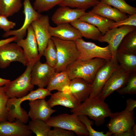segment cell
Segmentation results:
<instances>
[{
	"mask_svg": "<svg viewBox=\"0 0 136 136\" xmlns=\"http://www.w3.org/2000/svg\"><path fill=\"white\" fill-rule=\"evenodd\" d=\"M49 99L47 101L51 108L60 105L72 109L77 108L81 103L78 101L70 93L58 91L51 94Z\"/></svg>",
	"mask_w": 136,
	"mask_h": 136,
	"instance_id": "21",
	"label": "cell"
},
{
	"mask_svg": "<svg viewBox=\"0 0 136 136\" xmlns=\"http://www.w3.org/2000/svg\"><path fill=\"white\" fill-rule=\"evenodd\" d=\"M116 91L121 95L136 94V72L130 74L125 84Z\"/></svg>",
	"mask_w": 136,
	"mask_h": 136,
	"instance_id": "36",
	"label": "cell"
},
{
	"mask_svg": "<svg viewBox=\"0 0 136 136\" xmlns=\"http://www.w3.org/2000/svg\"><path fill=\"white\" fill-rule=\"evenodd\" d=\"M116 59L125 72L129 74L136 72V53L117 49Z\"/></svg>",
	"mask_w": 136,
	"mask_h": 136,
	"instance_id": "24",
	"label": "cell"
},
{
	"mask_svg": "<svg viewBox=\"0 0 136 136\" xmlns=\"http://www.w3.org/2000/svg\"><path fill=\"white\" fill-rule=\"evenodd\" d=\"M110 120L107 125L109 132L114 136L119 134L132 128L135 124L134 112L125 109L120 112H112Z\"/></svg>",
	"mask_w": 136,
	"mask_h": 136,
	"instance_id": "7",
	"label": "cell"
},
{
	"mask_svg": "<svg viewBox=\"0 0 136 136\" xmlns=\"http://www.w3.org/2000/svg\"><path fill=\"white\" fill-rule=\"evenodd\" d=\"M132 129L134 134V136L136 135V125L135 124L132 127Z\"/></svg>",
	"mask_w": 136,
	"mask_h": 136,
	"instance_id": "46",
	"label": "cell"
},
{
	"mask_svg": "<svg viewBox=\"0 0 136 136\" xmlns=\"http://www.w3.org/2000/svg\"><path fill=\"white\" fill-rule=\"evenodd\" d=\"M17 37L16 36H14L9 38L5 39L0 40V46L6 44L11 43L14 41H16L17 40Z\"/></svg>",
	"mask_w": 136,
	"mask_h": 136,
	"instance_id": "43",
	"label": "cell"
},
{
	"mask_svg": "<svg viewBox=\"0 0 136 136\" xmlns=\"http://www.w3.org/2000/svg\"><path fill=\"white\" fill-rule=\"evenodd\" d=\"M126 103L125 110L129 112L133 111L136 107V100L131 98H129L126 100Z\"/></svg>",
	"mask_w": 136,
	"mask_h": 136,
	"instance_id": "42",
	"label": "cell"
},
{
	"mask_svg": "<svg viewBox=\"0 0 136 136\" xmlns=\"http://www.w3.org/2000/svg\"><path fill=\"white\" fill-rule=\"evenodd\" d=\"M10 81V80H9L0 78V86H4Z\"/></svg>",
	"mask_w": 136,
	"mask_h": 136,
	"instance_id": "45",
	"label": "cell"
},
{
	"mask_svg": "<svg viewBox=\"0 0 136 136\" xmlns=\"http://www.w3.org/2000/svg\"><path fill=\"white\" fill-rule=\"evenodd\" d=\"M27 125L29 129L37 136H48L51 128L45 122L39 119L31 120Z\"/></svg>",
	"mask_w": 136,
	"mask_h": 136,
	"instance_id": "31",
	"label": "cell"
},
{
	"mask_svg": "<svg viewBox=\"0 0 136 136\" xmlns=\"http://www.w3.org/2000/svg\"><path fill=\"white\" fill-rule=\"evenodd\" d=\"M79 19L95 26L101 33L102 35H104L110 29L115 22L90 11L86 12Z\"/></svg>",
	"mask_w": 136,
	"mask_h": 136,
	"instance_id": "23",
	"label": "cell"
},
{
	"mask_svg": "<svg viewBox=\"0 0 136 136\" xmlns=\"http://www.w3.org/2000/svg\"><path fill=\"white\" fill-rule=\"evenodd\" d=\"M124 25L136 26V14L130 15L127 18L120 21L115 22L110 29Z\"/></svg>",
	"mask_w": 136,
	"mask_h": 136,
	"instance_id": "39",
	"label": "cell"
},
{
	"mask_svg": "<svg viewBox=\"0 0 136 136\" xmlns=\"http://www.w3.org/2000/svg\"><path fill=\"white\" fill-rule=\"evenodd\" d=\"M6 16L0 14V29L5 32H7L13 28L16 25L14 22L9 21Z\"/></svg>",
	"mask_w": 136,
	"mask_h": 136,
	"instance_id": "41",
	"label": "cell"
},
{
	"mask_svg": "<svg viewBox=\"0 0 136 136\" xmlns=\"http://www.w3.org/2000/svg\"><path fill=\"white\" fill-rule=\"evenodd\" d=\"M56 49L57 61L55 72L64 71L66 67L78 59L80 53L74 41L63 40L52 37Z\"/></svg>",
	"mask_w": 136,
	"mask_h": 136,
	"instance_id": "3",
	"label": "cell"
},
{
	"mask_svg": "<svg viewBox=\"0 0 136 136\" xmlns=\"http://www.w3.org/2000/svg\"><path fill=\"white\" fill-rule=\"evenodd\" d=\"M129 74L120 67L112 73L101 91L97 96L105 100L106 97L114 92L124 86L127 81Z\"/></svg>",
	"mask_w": 136,
	"mask_h": 136,
	"instance_id": "13",
	"label": "cell"
},
{
	"mask_svg": "<svg viewBox=\"0 0 136 136\" xmlns=\"http://www.w3.org/2000/svg\"><path fill=\"white\" fill-rule=\"evenodd\" d=\"M107 61L100 58L87 60L78 59L68 65L64 71L71 80L80 78L91 84L97 71Z\"/></svg>",
	"mask_w": 136,
	"mask_h": 136,
	"instance_id": "2",
	"label": "cell"
},
{
	"mask_svg": "<svg viewBox=\"0 0 136 136\" xmlns=\"http://www.w3.org/2000/svg\"><path fill=\"white\" fill-rule=\"evenodd\" d=\"M98 2L97 0H63L59 5L86 10L94 7Z\"/></svg>",
	"mask_w": 136,
	"mask_h": 136,
	"instance_id": "33",
	"label": "cell"
},
{
	"mask_svg": "<svg viewBox=\"0 0 136 136\" xmlns=\"http://www.w3.org/2000/svg\"><path fill=\"white\" fill-rule=\"evenodd\" d=\"M9 98L3 87L0 86V122L7 121L6 107Z\"/></svg>",
	"mask_w": 136,
	"mask_h": 136,
	"instance_id": "38",
	"label": "cell"
},
{
	"mask_svg": "<svg viewBox=\"0 0 136 136\" xmlns=\"http://www.w3.org/2000/svg\"><path fill=\"white\" fill-rule=\"evenodd\" d=\"M75 42L80 53L79 59L87 60L100 58L109 60L112 58L109 45L104 47H100L94 43L86 42L82 38Z\"/></svg>",
	"mask_w": 136,
	"mask_h": 136,
	"instance_id": "6",
	"label": "cell"
},
{
	"mask_svg": "<svg viewBox=\"0 0 136 136\" xmlns=\"http://www.w3.org/2000/svg\"><path fill=\"white\" fill-rule=\"evenodd\" d=\"M35 63H27L25 70L21 75L3 86L9 98L22 97L33 90L34 85L31 83V72Z\"/></svg>",
	"mask_w": 136,
	"mask_h": 136,
	"instance_id": "4",
	"label": "cell"
},
{
	"mask_svg": "<svg viewBox=\"0 0 136 136\" xmlns=\"http://www.w3.org/2000/svg\"><path fill=\"white\" fill-rule=\"evenodd\" d=\"M55 72L54 68L46 62L42 63L40 60H38L34 64L31 69V83L39 88H44L47 86L51 76Z\"/></svg>",
	"mask_w": 136,
	"mask_h": 136,
	"instance_id": "15",
	"label": "cell"
},
{
	"mask_svg": "<svg viewBox=\"0 0 136 136\" xmlns=\"http://www.w3.org/2000/svg\"><path fill=\"white\" fill-rule=\"evenodd\" d=\"M71 112L78 116L85 115L93 120L97 126L103 124L112 112L108 104L98 96L89 97Z\"/></svg>",
	"mask_w": 136,
	"mask_h": 136,
	"instance_id": "1",
	"label": "cell"
},
{
	"mask_svg": "<svg viewBox=\"0 0 136 136\" xmlns=\"http://www.w3.org/2000/svg\"><path fill=\"white\" fill-rule=\"evenodd\" d=\"M35 32L37 41L39 55L43 56L49 40L51 39L49 31L50 26L48 15H42L33 21L31 24Z\"/></svg>",
	"mask_w": 136,
	"mask_h": 136,
	"instance_id": "11",
	"label": "cell"
},
{
	"mask_svg": "<svg viewBox=\"0 0 136 136\" xmlns=\"http://www.w3.org/2000/svg\"><path fill=\"white\" fill-rule=\"evenodd\" d=\"M23 12L25 16L24 22L22 26L18 29L10 30L5 32L2 35L3 38L13 35L17 37L15 42L23 39L26 34L27 28L34 20L40 18L42 15L33 8L30 0H24Z\"/></svg>",
	"mask_w": 136,
	"mask_h": 136,
	"instance_id": "12",
	"label": "cell"
},
{
	"mask_svg": "<svg viewBox=\"0 0 136 136\" xmlns=\"http://www.w3.org/2000/svg\"><path fill=\"white\" fill-rule=\"evenodd\" d=\"M26 38L17 41L18 44L23 49L27 63H35L40 60L37 41L33 28L30 25L27 28Z\"/></svg>",
	"mask_w": 136,
	"mask_h": 136,
	"instance_id": "14",
	"label": "cell"
},
{
	"mask_svg": "<svg viewBox=\"0 0 136 136\" xmlns=\"http://www.w3.org/2000/svg\"><path fill=\"white\" fill-rule=\"evenodd\" d=\"M91 84L80 78L71 80L66 92L70 93L80 103L86 100L89 97L91 90Z\"/></svg>",
	"mask_w": 136,
	"mask_h": 136,
	"instance_id": "20",
	"label": "cell"
},
{
	"mask_svg": "<svg viewBox=\"0 0 136 136\" xmlns=\"http://www.w3.org/2000/svg\"><path fill=\"white\" fill-rule=\"evenodd\" d=\"M80 32L82 37L98 40L102 35L98 28L94 25L78 19L70 23Z\"/></svg>",
	"mask_w": 136,
	"mask_h": 136,
	"instance_id": "26",
	"label": "cell"
},
{
	"mask_svg": "<svg viewBox=\"0 0 136 136\" xmlns=\"http://www.w3.org/2000/svg\"><path fill=\"white\" fill-rule=\"evenodd\" d=\"M22 6L21 0H0V14L7 17L18 12Z\"/></svg>",
	"mask_w": 136,
	"mask_h": 136,
	"instance_id": "29",
	"label": "cell"
},
{
	"mask_svg": "<svg viewBox=\"0 0 136 136\" xmlns=\"http://www.w3.org/2000/svg\"><path fill=\"white\" fill-rule=\"evenodd\" d=\"M29 105L28 114L31 120L39 119L46 122L56 111L49 106L45 98L29 101Z\"/></svg>",
	"mask_w": 136,
	"mask_h": 136,
	"instance_id": "17",
	"label": "cell"
},
{
	"mask_svg": "<svg viewBox=\"0 0 136 136\" xmlns=\"http://www.w3.org/2000/svg\"><path fill=\"white\" fill-rule=\"evenodd\" d=\"M131 0V1H134V0Z\"/></svg>",
	"mask_w": 136,
	"mask_h": 136,
	"instance_id": "47",
	"label": "cell"
},
{
	"mask_svg": "<svg viewBox=\"0 0 136 136\" xmlns=\"http://www.w3.org/2000/svg\"><path fill=\"white\" fill-rule=\"evenodd\" d=\"M7 121L13 122L15 119H18L26 124L29 117L27 112L21 107H18L9 102L8 100L6 107Z\"/></svg>",
	"mask_w": 136,
	"mask_h": 136,
	"instance_id": "28",
	"label": "cell"
},
{
	"mask_svg": "<svg viewBox=\"0 0 136 136\" xmlns=\"http://www.w3.org/2000/svg\"><path fill=\"white\" fill-rule=\"evenodd\" d=\"M80 120L85 125L88 132L90 136H110L111 134L108 131L105 133L103 131H98L93 128L92 125L93 122L89 119L87 116L85 115H80L78 116Z\"/></svg>",
	"mask_w": 136,
	"mask_h": 136,
	"instance_id": "37",
	"label": "cell"
},
{
	"mask_svg": "<svg viewBox=\"0 0 136 136\" xmlns=\"http://www.w3.org/2000/svg\"><path fill=\"white\" fill-rule=\"evenodd\" d=\"M63 0H35L33 9L38 13L47 11L55 6L59 5Z\"/></svg>",
	"mask_w": 136,
	"mask_h": 136,
	"instance_id": "35",
	"label": "cell"
},
{
	"mask_svg": "<svg viewBox=\"0 0 136 136\" xmlns=\"http://www.w3.org/2000/svg\"><path fill=\"white\" fill-rule=\"evenodd\" d=\"M51 92L47 88H39L36 90L31 91L29 93L22 97L9 98L8 101L19 107L21 106L22 102L26 100L30 101L45 98L47 96L50 95L51 94Z\"/></svg>",
	"mask_w": 136,
	"mask_h": 136,
	"instance_id": "27",
	"label": "cell"
},
{
	"mask_svg": "<svg viewBox=\"0 0 136 136\" xmlns=\"http://www.w3.org/2000/svg\"><path fill=\"white\" fill-rule=\"evenodd\" d=\"M134 134L132 128L118 134L117 136H134Z\"/></svg>",
	"mask_w": 136,
	"mask_h": 136,
	"instance_id": "44",
	"label": "cell"
},
{
	"mask_svg": "<svg viewBox=\"0 0 136 136\" xmlns=\"http://www.w3.org/2000/svg\"><path fill=\"white\" fill-rule=\"evenodd\" d=\"M117 49L136 53V30L129 32L124 36Z\"/></svg>",
	"mask_w": 136,
	"mask_h": 136,
	"instance_id": "30",
	"label": "cell"
},
{
	"mask_svg": "<svg viewBox=\"0 0 136 136\" xmlns=\"http://www.w3.org/2000/svg\"><path fill=\"white\" fill-rule=\"evenodd\" d=\"M15 61L27 65V61L21 48L17 43H11L0 46V68H6Z\"/></svg>",
	"mask_w": 136,
	"mask_h": 136,
	"instance_id": "9",
	"label": "cell"
},
{
	"mask_svg": "<svg viewBox=\"0 0 136 136\" xmlns=\"http://www.w3.org/2000/svg\"><path fill=\"white\" fill-rule=\"evenodd\" d=\"M101 1L112 6L121 12L130 15L136 14V8L128 4L125 0H100Z\"/></svg>",
	"mask_w": 136,
	"mask_h": 136,
	"instance_id": "32",
	"label": "cell"
},
{
	"mask_svg": "<svg viewBox=\"0 0 136 136\" xmlns=\"http://www.w3.org/2000/svg\"><path fill=\"white\" fill-rule=\"evenodd\" d=\"M86 10L79 8L73 9L67 6H60L53 15L51 19L56 25L71 23L85 14Z\"/></svg>",
	"mask_w": 136,
	"mask_h": 136,
	"instance_id": "16",
	"label": "cell"
},
{
	"mask_svg": "<svg viewBox=\"0 0 136 136\" xmlns=\"http://www.w3.org/2000/svg\"><path fill=\"white\" fill-rule=\"evenodd\" d=\"M71 80L64 71L54 72L51 76L46 88L50 91L55 90L63 91L69 86Z\"/></svg>",
	"mask_w": 136,
	"mask_h": 136,
	"instance_id": "25",
	"label": "cell"
},
{
	"mask_svg": "<svg viewBox=\"0 0 136 136\" xmlns=\"http://www.w3.org/2000/svg\"><path fill=\"white\" fill-rule=\"evenodd\" d=\"M49 131L48 136H74L75 134L73 131L63 128L54 127Z\"/></svg>",
	"mask_w": 136,
	"mask_h": 136,
	"instance_id": "40",
	"label": "cell"
},
{
	"mask_svg": "<svg viewBox=\"0 0 136 136\" xmlns=\"http://www.w3.org/2000/svg\"><path fill=\"white\" fill-rule=\"evenodd\" d=\"M51 127H58L72 131L79 136L89 135L84 124L78 116L72 113H65L51 117L46 122Z\"/></svg>",
	"mask_w": 136,
	"mask_h": 136,
	"instance_id": "5",
	"label": "cell"
},
{
	"mask_svg": "<svg viewBox=\"0 0 136 136\" xmlns=\"http://www.w3.org/2000/svg\"><path fill=\"white\" fill-rule=\"evenodd\" d=\"M48 30L51 37L63 40L75 41L82 37L79 31L69 23L60 24L55 27L50 25Z\"/></svg>",
	"mask_w": 136,
	"mask_h": 136,
	"instance_id": "19",
	"label": "cell"
},
{
	"mask_svg": "<svg viewBox=\"0 0 136 136\" xmlns=\"http://www.w3.org/2000/svg\"><path fill=\"white\" fill-rule=\"evenodd\" d=\"M32 133L27 125L18 119L0 122V136H30Z\"/></svg>",
	"mask_w": 136,
	"mask_h": 136,
	"instance_id": "18",
	"label": "cell"
},
{
	"mask_svg": "<svg viewBox=\"0 0 136 136\" xmlns=\"http://www.w3.org/2000/svg\"><path fill=\"white\" fill-rule=\"evenodd\" d=\"M43 55L46 58V63L50 66L54 68L57 61V50L55 45L51 38L44 50Z\"/></svg>",
	"mask_w": 136,
	"mask_h": 136,
	"instance_id": "34",
	"label": "cell"
},
{
	"mask_svg": "<svg viewBox=\"0 0 136 136\" xmlns=\"http://www.w3.org/2000/svg\"><path fill=\"white\" fill-rule=\"evenodd\" d=\"M120 67L116 59L107 60L97 72L91 84L89 97L97 96L101 91L106 82L112 73Z\"/></svg>",
	"mask_w": 136,
	"mask_h": 136,
	"instance_id": "8",
	"label": "cell"
},
{
	"mask_svg": "<svg viewBox=\"0 0 136 136\" xmlns=\"http://www.w3.org/2000/svg\"><path fill=\"white\" fill-rule=\"evenodd\" d=\"M90 11L115 22L120 21L127 18L126 14L121 12L115 8L112 7L101 1L98 2Z\"/></svg>",
	"mask_w": 136,
	"mask_h": 136,
	"instance_id": "22",
	"label": "cell"
},
{
	"mask_svg": "<svg viewBox=\"0 0 136 136\" xmlns=\"http://www.w3.org/2000/svg\"><path fill=\"white\" fill-rule=\"evenodd\" d=\"M136 30V27L124 25L109 29L98 41L108 43L111 52L112 59H116V54L118 47L124 36L128 33Z\"/></svg>",
	"mask_w": 136,
	"mask_h": 136,
	"instance_id": "10",
	"label": "cell"
}]
</instances>
